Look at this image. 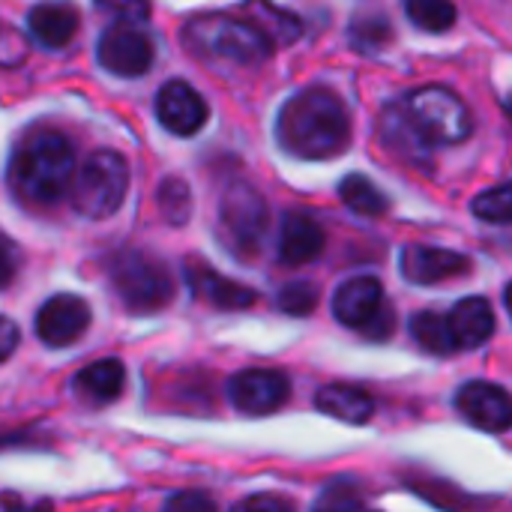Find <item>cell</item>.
Listing matches in <instances>:
<instances>
[{
	"mask_svg": "<svg viewBox=\"0 0 512 512\" xmlns=\"http://www.w3.org/2000/svg\"><path fill=\"white\" fill-rule=\"evenodd\" d=\"M99 63L120 78H141L153 66V42L135 24H111L99 36Z\"/></svg>",
	"mask_w": 512,
	"mask_h": 512,
	"instance_id": "cell-8",
	"label": "cell"
},
{
	"mask_svg": "<svg viewBox=\"0 0 512 512\" xmlns=\"http://www.w3.org/2000/svg\"><path fill=\"white\" fill-rule=\"evenodd\" d=\"M339 195L360 216H384L390 210L387 195L369 177H363V174H348L342 180V186H339Z\"/></svg>",
	"mask_w": 512,
	"mask_h": 512,
	"instance_id": "cell-22",
	"label": "cell"
},
{
	"mask_svg": "<svg viewBox=\"0 0 512 512\" xmlns=\"http://www.w3.org/2000/svg\"><path fill=\"white\" fill-rule=\"evenodd\" d=\"M78 162L72 144L51 129L27 135L9 159V186L30 207H51L72 189Z\"/></svg>",
	"mask_w": 512,
	"mask_h": 512,
	"instance_id": "cell-2",
	"label": "cell"
},
{
	"mask_svg": "<svg viewBox=\"0 0 512 512\" xmlns=\"http://www.w3.org/2000/svg\"><path fill=\"white\" fill-rule=\"evenodd\" d=\"M123 387H126V369L114 357L96 360L75 375V393L93 405H108V402L120 399Z\"/></svg>",
	"mask_w": 512,
	"mask_h": 512,
	"instance_id": "cell-20",
	"label": "cell"
},
{
	"mask_svg": "<svg viewBox=\"0 0 512 512\" xmlns=\"http://www.w3.org/2000/svg\"><path fill=\"white\" fill-rule=\"evenodd\" d=\"M18 348V327L6 315H0V363H6Z\"/></svg>",
	"mask_w": 512,
	"mask_h": 512,
	"instance_id": "cell-34",
	"label": "cell"
},
{
	"mask_svg": "<svg viewBox=\"0 0 512 512\" xmlns=\"http://www.w3.org/2000/svg\"><path fill=\"white\" fill-rule=\"evenodd\" d=\"M270 210L264 195L249 183H231L219 198V231L237 255H255L264 243Z\"/></svg>",
	"mask_w": 512,
	"mask_h": 512,
	"instance_id": "cell-7",
	"label": "cell"
},
{
	"mask_svg": "<svg viewBox=\"0 0 512 512\" xmlns=\"http://www.w3.org/2000/svg\"><path fill=\"white\" fill-rule=\"evenodd\" d=\"M186 42L195 54L234 66H258L273 54L270 39L252 24L225 15H204L186 27Z\"/></svg>",
	"mask_w": 512,
	"mask_h": 512,
	"instance_id": "cell-3",
	"label": "cell"
},
{
	"mask_svg": "<svg viewBox=\"0 0 512 512\" xmlns=\"http://www.w3.org/2000/svg\"><path fill=\"white\" fill-rule=\"evenodd\" d=\"M72 207L87 219H108L129 192V165L117 150L90 153L72 180Z\"/></svg>",
	"mask_w": 512,
	"mask_h": 512,
	"instance_id": "cell-5",
	"label": "cell"
},
{
	"mask_svg": "<svg viewBox=\"0 0 512 512\" xmlns=\"http://www.w3.org/2000/svg\"><path fill=\"white\" fill-rule=\"evenodd\" d=\"M27 54V45L18 30L0 24V66H18Z\"/></svg>",
	"mask_w": 512,
	"mask_h": 512,
	"instance_id": "cell-30",
	"label": "cell"
},
{
	"mask_svg": "<svg viewBox=\"0 0 512 512\" xmlns=\"http://www.w3.org/2000/svg\"><path fill=\"white\" fill-rule=\"evenodd\" d=\"M411 336H414V342H417L423 351H429V354H438V357L456 354V345H453V336H450V327H447V315L420 312V315L411 321Z\"/></svg>",
	"mask_w": 512,
	"mask_h": 512,
	"instance_id": "cell-23",
	"label": "cell"
},
{
	"mask_svg": "<svg viewBox=\"0 0 512 512\" xmlns=\"http://www.w3.org/2000/svg\"><path fill=\"white\" fill-rule=\"evenodd\" d=\"M276 303H279V309H282L285 315L306 318V315H312L315 306H318V288H315L312 282H291V285H285V288L279 291Z\"/></svg>",
	"mask_w": 512,
	"mask_h": 512,
	"instance_id": "cell-28",
	"label": "cell"
},
{
	"mask_svg": "<svg viewBox=\"0 0 512 512\" xmlns=\"http://www.w3.org/2000/svg\"><path fill=\"white\" fill-rule=\"evenodd\" d=\"M102 9L120 12V15H123L120 24H135L132 18H147V15H150V6H147V3H102Z\"/></svg>",
	"mask_w": 512,
	"mask_h": 512,
	"instance_id": "cell-35",
	"label": "cell"
},
{
	"mask_svg": "<svg viewBox=\"0 0 512 512\" xmlns=\"http://www.w3.org/2000/svg\"><path fill=\"white\" fill-rule=\"evenodd\" d=\"M405 12L420 30H429V33H444L456 21V6L444 0H411Z\"/></svg>",
	"mask_w": 512,
	"mask_h": 512,
	"instance_id": "cell-24",
	"label": "cell"
},
{
	"mask_svg": "<svg viewBox=\"0 0 512 512\" xmlns=\"http://www.w3.org/2000/svg\"><path fill=\"white\" fill-rule=\"evenodd\" d=\"M162 512H216V504L204 492H177Z\"/></svg>",
	"mask_w": 512,
	"mask_h": 512,
	"instance_id": "cell-32",
	"label": "cell"
},
{
	"mask_svg": "<svg viewBox=\"0 0 512 512\" xmlns=\"http://www.w3.org/2000/svg\"><path fill=\"white\" fill-rule=\"evenodd\" d=\"M312 512H366V504H363V495L354 483L336 480L318 495Z\"/></svg>",
	"mask_w": 512,
	"mask_h": 512,
	"instance_id": "cell-27",
	"label": "cell"
},
{
	"mask_svg": "<svg viewBox=\"0 0 512 512\" xmlns=\"http://www.w3.org/2000/svg\"><path fill=\"white\" fill-rule=\"evenodd\" d=\"M156 117L174 135H195L207 123L210 108H207V99L192 84L168 81L156 93Z\"/></svg>",
	"mask_w": 512,
	"mask_h": 512,
	"instance_id": "cell-12",
	"label": "cell"
},
{
	"mask_svg": "<svg viewBox=\"0 0 512 512\" xmlns=\"http://www.w3.org/2000/svg\"><path fill=\"white\" fill-rule=\"evenodd\" d=\"M108 276L120 303L138 315L159 312L174 297L171 270L144 249H123L120 255H114L108 264Z\"/></svg>",
	"mask_w": 512,
	"mask_h": 512,
	"instance_id": "cell-4",
	"label": "cell"
},
{
	"mask_svg": "<svg viewBox=\"0 0 512 512\" xmlns=\"http://www.w3.org/2000/svg\"><path fill=\"white\" fill-rule=\"evenodd\" d=\"M387 39H390V24L381 15H375L369 21H354V27H351V42L357 51H378Z\"/></svg>",
	"mask_w": 512,
	"mask_h": 512,
	"instance_id": "cell-29",
	"label": "cell"
},
{
	"mask_svg": "<svg viewBox=\"0 0 512 512\" xmlns=\"http://www.w3.org/2000/svg\"><path fill=\"white\" fill-rule=\"evenodd\" d=\"M276 138L297 159H333L348 150L351 120L333 90L306 87L279 108Z\"/></svg>",
	"mask_w": 512,
	"mask_h": 512,
	"instance_id": "cell-1",
	"label": "cell"
},
{
	"mask_svg": "<svg viewBox=\"0 0 512 512\" xmlns=\"http://www.w3.org/2000/svg\"><path fill=\"white\" fill-rule=\"evenodd\" d=\"M381 135H384V144H387L390 150H396L399 156H405V159H411V162H426V159H429V150H432V147L420 138V132L414 129V123L408 120V114H405L402 105L384 111Z\"/></svg>",
	"mask_w": 512,
	"mask_h": 512,
	"instance_id": "cell-21",
	"label": "cell"
},
{
	"mask_svg": "<svg viewBox=\"0 0 512 512\" xmlns=\"http://www.w3.org/2000/svg\"><path fill=\"white\" fill-rule=\"evenodd\" d=\"M459 414L483 432H507L512 423V402L504 387L471 381L456 393Z\"/></svg>",
	"mask_w": 512,
	"mask_h": 512,
	"instance_id": "cell-11",
	"label": "cell"
},
{
	"mask_svg": "<svg viewBox=\"0 0 512 512\" xmlns=\"http://www.w3.org/2000/svg\"><path fill=\"white\" fill-rule=\"evenodd\" d=\"M90 327V306L75 294H57L36 312V336L48 348L75 345Z\"/></svg>",
	"mask_w": 512,
	"mask_h": 512,
	"instance_id": "cell-10",
	"label": "cell"
},
{
	"mask_svg": "<svg viewBox=\"0 0 512 512\" xmlns=\"http://www.w3.org/2000/svg\"><path fill=\"white\" fill-rule=\"evenodd\" d=\"M324 228L306 213H288L279 231V258L288 267L315 261L324 252Z\"/></svg>",
	"mask_w": 512,
	"mask_h": 512,
	"instance_id": "cell-17",
	"label": "cell"
},
{
	"mask_svg": "<svg viewBox=\"0 0 512 512\" xmlns=\"http://www.w3.org/2000/svg\"><path fill=\"white\" fill-rule=\"evenodd\" d=\"M27 30L42 48H63L78 30V15L63 3H39L27 12Z\"/></svg>",
	"mask_w": 512,
	"mask_h": 512,
	"instance_id": "cell-18",
	"label": "cell"
},
{
	"mask_svg": "<svg viewBox=\"0 0 512 512\" xmlns=\"http://www.w3.org/2000/svg\"><path fill=\"white\" fill-rule=\"evenodd\" d=\"M447 327H450L456 351H462V348L465 351L483 348L492 339V333H495L492 303L483 300V297H468V300L456 303L453 312L447 315Z\"/></svg>",
	"mask_w": 512,
	"mask_h": 512,
	"instance_id": "cell-16",
	"label": "cell"
},
{
	"mask_svg": "<svg viewBox=\"0 0 512 512\" xmlns=\"http://www.w3.org/2000/svg\"><path fill=\"white\" fill-rule=\"evenodd\" d=\"M402 108L429 147L462 144L474 132L468 105L447 87H438V84L420 87V90L408 93Z\"/></svg>",
	"mask_w": 512,
	"mask_h": 512,
	"instance_id": "cell-6",
	"label": "cell"
},
{
	"mask_svg": "<svg viewBox=\"0 0 512 512\" xmlns=\"http://www.w3.org/2000/svg\"><path fill=\"white\" fill-rule=\"evenodd\" d=\"M186 279H189L192 291L216 309H249L258 300L252 288L216 273L213 267H207L204 261H195V258L186 264Z\"/></svg>",
	"mask_w": 512,
	"mask_h": 512,
	"instance_id": "cell-15",
	"label": "cell"
},
{
	"mask_svg": "<svg viewBox=\"0 0 512 512\" xmlns=\"http://www.w3.org/2000/svg\"><path fill=\"white\" fill-rule=\"evenodd\" d=\"M474 216L483 219V222H492V225H507L512 219V189L504 186H495V189H486L474 198L471 204Z\"/></svg>",
	"mask_w": 512,
	"mask_h": 512,
	"instance_id": "cell-26",
	"label": "cell"
},
{
	"mask_svg": "<svg viewBox=\"0 0 512 512\" xmlns=\"http://www.w3.org/2000/svg\"><path fill=\"white\" fill-rule=\"evenodd\" d=\"M18 267H21V249L12 237L0 234V288H6L15 276H18Z\"/></svg>",
	"mask_w": 512,
	"mask_h": 512,
	"instance_id": "cell-31",
	"label": "cell"
},
{
	"mask_svg": "<svg viewBox=\"0 0 512 512\" xmlns=\"http://www.w3.org/2000/svg\"><path fill=\"white\" fill-rule=\"evenodd\" d=\"M384 312V288L372 276H357L339 285L333 294V315L345 327H372L375 318Z\"/></svg>",
	"mask_w": 512,
	"mask_h": 512,
	"instance_id": "cell-13",
	"label": "cell"
},
{
	"mask_svg": "<svg viewBox=\"0 0 512 512\" xmlns=\"http://www.w3.org/2000/svg\"><path fill=\"white\" fill-rule=\"evenodd\" d=\"M228 399L240 414L264 417L291 399V381L279 369H246L228 381Z\"/></svg>",
	"mask_w": 512,
	"mask_h": 512,
	"instance_id": "cell-9",
	"label": "cell"
},
{
	"mask_svg": "<svg viewBox=\"0 0 512 512\" xmlns=\"http://www.w3.org/2000/svg\"><path fill=\"white\" fill-rule=\"evenodd\" d=\"M315 408L339 423H348V426H363L372 420L375 414V402L369 393L357 390V387H348V384H330V387H321L318 396H315Z\"/></svg>",
	"mask_w": 512,
	"mask_h": 512,
	"instance_id": "cell-19",
	"label": "cell"
},
{
	"mask_svg": "<svg viewBox=\"0 0 512 512\" xmlns=\"http://www.w3.org/2000/svg\"><path fill=\"white\" fill-rule=\"evenodd\" d=\"M471 270L468 255L438 246H408L402 252V273L414 285H438Z\"/></svg>",
	"mask_w": 512,
	"mask_h": 512,
	"instance_id": "cell-14",
	"label": "cell"
},
{
	"mask_svg": "<svg viewBox=\"0 0 512 512\" xmlns=\"http://www.w3.org/2000/svg\"><path fill=\"white\" fill-rule=\"evenodd\" d=\"M156 204L162 210V216L171 222V225H186L189 222V213H192V195H189V186L177 177H168L162 180L159 192H156Z\"/></svg>",
	"mask_w": 512,
	"mask_h": 512,
	"instance_id": "cell-25",
	"label": "cell"
},
{
	"mask_svg": "<svg viewBox=\"0 0 512 512\" xmlns=\"http://www.w3.org/2000/svg\"><path fill=\"white\" fill-rule=\"evenodd\" d=\"M231 512H291V507L285 498H276V495H249L237 501Z\"/></svg>",
	"mask_w": 512,
	"mask_h": 512,
	"instance_id": "cell-33",
	"label": "cell"
}]
</instances>
